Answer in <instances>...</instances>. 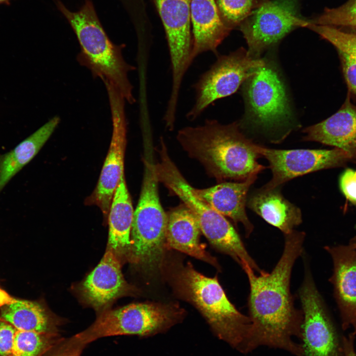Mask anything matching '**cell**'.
Instances as JSON below:
<instances>
[{
  "label": "cell",
  "instance_id": "obj_24",
  "mask_svg": "<svg viewBox=\"0 0 356 356\" xmlns=\"http://www.w3.org/2000/svg\"><path fill=\"white\" fill-rule=\"evenodd\" d=\"M63 337L59 333H45L17 330L12 356H43Z\"/></svg>",
  "mask_w": 356,
  "mask_h": 356
},
{
  "label": "cell",
  "instance_id": "obj_2",
  "mask_svg": "<svg viewBox=\"0 0 356 356\" xmlns=\"http://www.w3.org/2000/svg\"><path fill=\"white\" fill-rule=\"evenodd\" d=\"M177 139L188 154L197 159L218 179L244 181L266 167L259 164V145L246 137L236 122L223 125L207 120L201 126L178 132Z\"/></svg>",
  "mask_w": 356,
  "mask_h": 356
},
{
  "label": "cell",
  "instance_id": "obj_25",
  "mask_svg": "<svg viewBox=\"0 0 356 356\" xmlns=\"http://www.w3.org/2000/svg\"><path fill=\"white\" fill-rule=\"evenodd\" d=\"M307 28L330 43L338 51L356 58V29L345 31L335 27L312 23Z\"/></svg>",
  "mask_w": 356,
  "mask_h": 356
},
{
  "label": "cell",
  "instance_id": "obj_19",
  "mask_svg": "<svg viewBox=\"0 0 356 356\" xmlns=\"http://www.w3.org/2000/svg\"><path fill=\"white\" fill-rule=\"evenodd\" d=\"M248 207L266 222L287 234L302 222L300 209L286 199L278 187H263L250 195Z\"/></svg>",
  "mask_w": 356,
  "mask_h": 356
},
{
  "label": "cell",
  "instance_id": "obj_15",
  "mask_svg": "<svg viewBox=\"0 0 356 356\" xmlns=\"http://www.w3.org/2000/svg\"><path fill=\"white\" fill-rule=\"evenodd\" d=\"M333 263L329 281L333 284L334 296L340 312L343 331L356 320V249L347 245L324 247Z\"/></svg>",
  "mask_w": 356,
  "mask_h": 356
},
{
  "label": "cell",
  "instance_id": "obj_22",
  "mask_svg": "<svg viewBox=\"0 0 356 356\" xmlns=\"http://www.w3.org/2000/svg\"><path fill=\"white\" fill-rule=\"evenodd\" d=\"M60 122L55 116L10 151L0 155V193L10 180L38 154Z\"/></svg>",
  "mask_w": 356,
  "mask_h": 356
},
{
  "label": "cell",
  "instance_id": "obj_33",
  "mask_svg": "<svg viewBox=\"0 0 356 356\" xmlns=\"http://www.w3.org/2000/svg\"><path fill=\"white\" fill-rule=\"evenodd\" d=\"M16 299L11 297L5 291L0 288V307L10 304Z\"/></svg>",
  "mask_w": 356,
  "mask_h": 356
},
{
  "label": "cell",
  "instance_id": "obj_23",
  "mask_svg": "<svg viewBox=\"0 0 356 356\" xmlns=\"http://www.w3.org/2000/svg\"><path fill=\"white\" fill-rule=\"evenodd\" d=\"M0 318L18 330L59 333L60 321L34 302L16 299L2 307Z\"/></svg>",
  "mask_w": 356,
  "mask_h": 356
},
{
  "label": "cell",
  "instance_id": "obj_31",
  "mask_svg": "<svg viewBox=\"0 0 356 356\" xmlns=\"http://www.w3.org/2000/svg\"><path fill=\"white\" fill-rule=\"evenodd\" d=\"M17 329L0 318V356H12V347Z\"/></svg>",
  "mask_w": 356,
  "mask_h": 356
},
{
  "label": "cell",
  "instance_id": "obj_13",
  "mask_svg": "<svg viewBox=\"0 0 356 356\" xmlns=\"http://www.w3.org/2000/svg\"><path fill=\"white\" fill-rule=\"evenodd\" d=\"M111 109L113 131L110 147L94 191L86 201L95 205L108 217L115 190L124 175V156L127 143L125 99L115 88L105 82Z\"/></svg>",
  "mask_w": 356,
  "mask_h": 356
},
{
  "label": "cell",
  "instance_id": "obj_8",
  "mask_svg": "<svg viewBox=\"0 0 356 356\" xmlns=\"http://www.w3.org/2000/svg\"><path fill=\"white\" fill-rule=\"evenodd\" d=\"M265 63V59L251 57L243 47L218 55L216 61L193 85L195 101L187 119L195 120L215 101L234 93Z\"/></svg>",
  "mask_w": 356,
  "mask_h": 356
},
{
  "label": "cell",
  "instance_id": "obj_35",
  "mask_svg": "<svg viewBox=\"0 0 356 356\" xmlns=\"http://www.w3.org/2000/svg\"><path fill=\"white\" fill-rule=\"evenodd\" d=\"M352 326H353L354 328L353 333L356 335V320H355L353 323L352 324Z\"/></svg>",
  "mask_w": 356,
  "mask_h": 356
},
{
  "label": "cell",
  "instance_id": "obj_1",
  "mask_svg": "<svg viewBox=\"0 0 356 356\" xmlns=\"http://www.w3.org/2000/svg\"><path fill=\"white\" fill-rule=\"evenodd\" d=\"M284 237L282 255L271 272L263 270L256 275L248 264L242 267L249 283L251 322L244 353L266 346L302 356V346L293 337L301 338L303 315L295 307L290 279L294 263L303 253L305 233L294 230Z\"/></svg>",
  "mask_w": 356,
  "mask_h": 356
},
{
  "label": "cell",
  "instance_id": "obj_30",
  "mask_svg": "<svg viewBox=\"0 0 356 356\" xmlns=\"http://www.w3.org/2000/svg\"><path fill=\"white\" fill-rule=\"evenodd\" d=\"M349 91L356 95V58L338 51Z\"/></svg>",
  "mask_w": 356,
  "mask_h": 356
},
{
  "label": "cell",
  "instance_id": "obj_11",
  "mask_svg": "<svg viewBox=\"0 0 356 356\" xmlns=\"http://www.w3.org/2000/svg\"><path fill=\"white\" fill-rule=\"evenodd\" d=\"M165 31L172 71V88L167 106L178 107L183 78L193 61L191 0H154Z\"/></svg>",
  "mask_w": 356,
  "mask_h": 356
},
{
  "label": "cell",
  "instance_id": "obj_21",
  "mask_svg": "<svg viewBox=\"0 0 356 356\" xmlns=\"http://www.w3.org/2000/svg\"><path fill=\"white\" fill-rule=\"evenodd\" d=\"M131 198L124 175L115 190L108 215V247L118 256L130 252L131 228L134 215Z\"/></svg>",
  "mask_w": 356,
  "mask_h": 356
},
{
  "label": "cell",
  "instance_id": "obj_34",
  "mask_svg": "<svg viewBox=\"0 0 356 356\" xmlns=\"http://www.w3.org/2000/svg\"><path fill=\"white\" fill-rule=\"evenodd\" d=\"M349 243L353 245L356 249V235L350 240Z\"/></svg>",
  "mask_w": 356,
  "mask_h": 356
},
{
  "label": "cell",
  "instance_id": "obj_10",
  "mask_svg": "<svg viewBox=\"0 0 356 356\" xmlns=\"http://www.w3.org/2000/svg\"><path fill=\"white\" fill-rule=\"evenodd\" d=\"M244 96L249 119L265 130L288 127L292 112L285 87L274 64L265 59L245 82Z\"/></svg>",
  "mask_w": 356,
  "mask_h": 356
},
{
  "label": "cell",
  "instance_id": "obj_28",
  "mask_svg": "<svg viewBox=\"0 0 356 356\" xmlns=\"http://www.w3.org/2000/svg\"><path fill=\"white\" fill-rule=\"evenodd\" d=\"M86 346L75 336L68 338L63 337L43 356H81Z\"/></svg>",
  "mask_w": 356,
  "mask_h": 356
},
{
  "label": "cell",
  "instance_id": "obj_7",
  "mask_svg": "<svg viewBox=\"0 0 356 356\" xmlns=\"http://www.w3.org/2000/svg\"><path fill=\"white\" fill-rule=\"evenodd\" d=\"M299 290L303 320L301 356H345L344 336L328 312L309 266Z\"/></svg>",
  "mask_w": 356,
  "mask_h": 356
},
{
  "label": "cell",
  "instance_id": "obj_20",
  "mask_svg": "<svg viewBox=\"0 0 356 356\" xmlns=\"http://www.w3.org/2000/svg\"><path fill=\"white\" fill-rule=\"evenodd\" d=\"M200 231L195 217L184 204L167 215L166 240L169 246L218 268L217 261L200 242Z\"/></svg>",
  "mask_w": 356,
  "mask_h": 356
},
{
  "label": "cell",
  "instance_id": "obj_12",
  "mask_svg": "<svg viewBox=\"0 0 356 356\" xmlns=\"http://www.w3.org/2000/svg\"><path fill=\"white\" fill-rule=\"evenodd\" d=\"M259 152L269 163L272 177L262 187L271 189L295 178L312 172L344 167L356 163L347 152L338 148L332 149H276L259 146Z\"/></svg>",
  "mask_w": 356,
  "mask_h": 356
},
{
  "label": "cell",
  "instance_id": "obj_36",
  "mask_svg": "<svg viewBox=\"0 0 356 356\" xmlns=\"http://www.w3.org/2000/svg\"><path fill=\"white\" fill-rule=\"evenodd\" d=\"M10 0H0V4H6L7 5L10 4Z\"/></svg>",
  "mask_w": 356,
  "mask_h": 356
},
{
  "label": "cell",
  "instance_id": "obj_16",
  "mask_svg": "<svg viewBox=\"0 0 356 356\" xmlns=\"http://www.w3.org/2000/svg\"><path fill=\"white\" fill-rule=\"evenodd\" d=\"M303 139L342 149L356 160V106L347 96L341 108L326 119L306 128Z\"/></svg>",
  "mask_w": 356,
  "mask_h": 356
},
{
  "label": "cell",
  "instance_id": "obj_3",
  "mask_svg": "<svg viewBox=\"0 0 356 356\" xmlns=\"http://www.w3.org/2000/svg\"><path fill=\"white\" fill-rule=\"evenodd\" d=\"M55 3L73 29L79 41V61L93 75L112 84L130 104L135 102L133 86L128 75L135 67L125 60L123 45L114 44L103 28L93 5L86 0L77 11L68 9L59 0Z\"/></svg>",
  "mask_w": 356,
  "mask_h": 356
},
{
  "label": "cell",
  "instance_id": "obj_17",
  "mask_svg": "<svg viewBox=\"0 0 356 356\" xmlns=\"http://www.w3.org/2000/svg\"><path fill=\"white\" fill-rule=\"evenodd\" d=\"M193 61L207 52L218 53V48L231 31L222 19L215 0H191Z\"/></svg>",
  "mask_w": 356,
  "mask_h": 356
},
{
  "label": "cell",
  "instance_id": "obj_27",
  "mask_svg": "<svg viewBox=\"0 0 356 356\" xmlns=\"http://www.w3.org/2000/svg\"><path fill=\"white\" fill-rule=\"evenodd\" d=\"M310 23L356 29V0H349L341 6L325 8L318 16L310 20Z\"/></svg>",
  "mask_w": 356,
  "mask_h": 356
},
{
  "label": "cell",
  "instance_id": "obj_14",
  "mask_svg": "<svg viewBox=\"0 0 356 356\" xmlns=\"http://www.w3.org/2000/svg\"><path fill=\"white\" fill-rule=\"evenodd\" d=\"M81 294L86 303L101 312L115 299L133 290L125 280L119 259L110 248L98 265L81 284Z\"/></svg>",
  "mask_w": 356,
  "mask_h": 356
},
{
  "label": "cell",
  "instance_id": "obj_9",
  "mask_svg": "<svg viewBox=\"0 0 356 356\" xmlns=\"http://www.w3.org/2000/svg\"><path fill=\"white\" fill-rule=\"evenodd\" d=\"M301 0H263L238 27L249 54L260 58L266 49L298 28H307L309 20L301 12Z\"/></svg>",
  "mask_w": 356,
  "mask_h": 356
},
{
  "label": "cell",
  "instance_id": "obj_5",
  "mask_svg": "<svg viewBox=\"0 0 356 356\" xmlns=\"http://www.w3.org/2000/svg\"><path fill=\"white\" fill-rule=\"evenodd\" d=\"M155 164L146 158L141 193L134 212L130 254L134 262L148 270L160 265L166 240L167 215L158 193Z\"/></svg>",
  "mask_w": 356,
  "mask_h": 356
},
{
  "label": "cell",
  "instance_id": "obj_26",
  "mask_svg": "<svg viewBox=\"0 0 356 356\" xmlns=\"http://www.w3.org/2000/svg\"><path fill=\"white\" fill-rule=\"evenodd\" d=\"M263 0H216L222 20L232 30L241 23Z\"/></svg>",
  "mask_w": 356,
  "mask_h": 356
},
{
  "label": "cell",
  "instance_id": "obj_29",
  "mask_svg": "<svg viewBox=\"0 0 356 356\" xmlns=\"http://www.w3.org/2000/svg\"><path fill=\"white\" fill-rule=\"evenodd\" d=\"M339 185L346 199L356 206V169L346 168L339 177Z\"/></svg>",
  "mask_w": 356,
  "mask_h": 356
},
{
  "label": "cell",
  "instance_id": "obj_18",
  "mask_svg": "<svg viewBox=\"0 0 356 356\" xmlns=\"http://www.w3.org/2000/svg\"><path fill=\"white\" fill-rule=\"evenodd\" d=\"M257 178L252 176L238 182H225L205 189L194 188L197 196L212 209L230 218L235 223H241L246 237L252 232L254 226L247 215L245 207L249 189Z\"/></svg>",
  "mask_w": 356,
  "mask_h": 356
},
{
  "label": "cell",
  "instance_id": "obj_6",
  "mask_svg": "<svg viewBox=\"0 0 356 356\" xmlns=\"http://www.w3.org/2000/svg\"><path fill=\"white\" fill-rule=\"evenodd\" d=\"M182 316V310L174 305L132 304L102 312L89 327L74 336L86 346L109 336L150 337L166 331Z\"/></svg>",
  "mask_w": 356,
  "mask_h": 356
},
{
  "label": "cell",
  "instance_id": "obj_4",
  "mask_svg": "<svg viewBox=\"0 0 356 356\" xmlns=\"http://www.w3.org/2000/svg\"><path fill=\"white\" fill-rule=\"evenodd\" d=\"M176 278L178 290L201 313L216 336L243 353L251 320L229 301L217 277H207L188 263Z\"/></svg>",
  "mask_w": 356,
  "mask_h": 356
},
{
  "label": "cell",
  "instance_id": "obj_32",
  "mask_svg": "<svg viewBox=\"0 0 356 356\" xmlns=\"http://www.w3.org/2000/svg\"><path fill=\"white\" fill-rule=\"evenodd\" d=\"M356 335L352 332L346 336H344L345 356H356L355 348Z\"/></svg>",
  "mask_w": 356,
  "mask_h": 356
}]
</instances>
